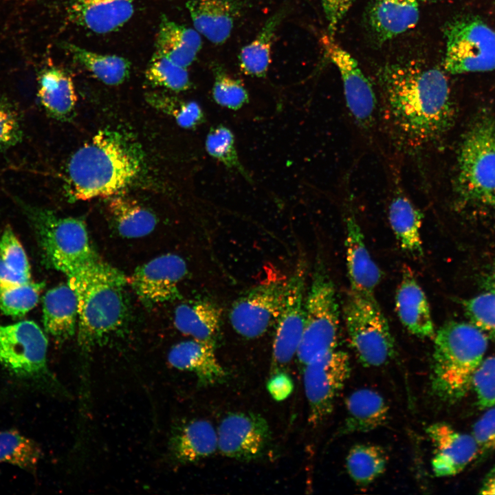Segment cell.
I'll use <instances>...</instances> for the list:
<instances>
[{
	"label": "cell",
	"mask_w": 495,
	"mask_h": 495,
	"mask_svg": "<svg viewBox=\"0 0 495 495\" xmlns=\"http://www.w3.org/2000/svg\"><path fill=\"white\" fill-rule=\"evenodd\" d=\"M186 6L195 29L216 45L229 38L243 9L239 0H188Z\"/></svg>",
	"instance_id": "ffe728a7"
},
{
	"label": "cell",
	"mask_w": 495,
	"mask_h": 495,
	"mask_svg": "<svg viewBox=\"0 0 495 495\" xmlns=\"http://www.w3.org/2000/svg\"><path fill=\"white\" fill-rule=\"evenodd\" d=\"M377 78L388 119L408 144L430 142L453 125L454 107L441 70L412 62L392 63Z\"/></svg>",
	"instance_id": "6da1fadb"
},
{
	"label": "cell",
	"mask_w": 495,
	"mask_h": 495,
	"mask_svg": "<svg viewBox=\"0 0 495 495\" xmlns=\"http://www.w3.org/2000/svg\"><path fill=\"white\" fill-rule=\"evenodd\" d=\"M41 455L39 446L17 430L0 432V463L34 472Z\"/></svg>",
	"instance_id": "d590c367"
},
{
	"label": "cell",
	"mask_w": 495,
	"mask_h": 495,
	"mask_svg": "<svg viewBox=\"0 0 495 495\" xmlns=\"http://www.w3.org/2000/svg\"><path fill=\"white\" fill-rule=\"evenodd\" d=\"M305 300V325L296 357L302 368L316 356L335 349L339 310L336 290L322 261L318 258Z\"/></svg>",
	"instance_id": "52a82bcc"
},
{
	"label": "cell",
	"mask_w": 495,
	"mask_h": 495,
	"mask_svg": "<svg viewBox=\"0 0 495 495\" xmlns=\"http://www.w3.org/2000/svg\"><path fill=\"white\" fill-rule=\"evenodd\" d=\"M201 45V34L195 28L162 18L156 36V52L187 68L196 59Z\"/></svg>",
	"instance_id": "4316f807"
},
{
	"label": "cell",
	"mask_w": 495,
	"mask_h": 495,
	"mask_svg": "<svg viewBox=\"0 0 495 495\" xmlns=\"http://www.w3.org/2000/svg\"><path fill=\"white\" fill-rule=\"evenodd\" d=\"M346 417L341 434L366 432L384 424L388 406L377 391L364 388L351 393L345 401Z\"/></svg>",
	"instance_id": "484cf974"
},
{
	"label": "cell",
	"mask_w": 495,
	"mask_h": 495,
	"mask_svg": "<svg viewBox=\"0 0 495 495\" xmlns=\"http://www.w3.org/2000/svg\"><path fill=\"white\" fill-rule=\"evenodd\" d=\"M34 226L43 258L67 278L112 274L118 270L102 261L92 248L86 226L78 219L20 204Z\"/></svg>",
	"instance_id": "3957f363"
},
{
	"label": "cell",
	"mask_w": 495,
	"mask_h": 495,
	"mask_svg": "<svg viewBox=\"0 0 495 495\" xmlns=\"http://www.w3.org/2000/svg\"><path fill=\"white\" fill-rule=\"evenodd\" d=\"M171 458L180 464L192 463L218 450L217 431L205 419H195L177 427L169 439Z\"/></svg>",
	"instance_id": "603a6c76"
},
{
	"label": "cell",
	"mask_w": 495,
	"mask_h": 495,
	"mask_svg": "<svg viewBox=\"0 0 495 495\" xmlns=\"http://www.w3.org/2000/svg\"><path fill=\"white\" fill-rule=\"evenodd\" d=\"M307 263L300 258L287 279L285 294L276 319L272 364L274 373L287 366L296 355L305 325Z\"/></svg>",
	"instance_id": "7c38bea8"
},
{
	"label": "cell",
	"mask_w": 495,
	"mask_h": 495,
	"mask_svg": "<svg viewBox=\"0 0 495 495\" xmlns=\"http://www.w3.org/2000/svg\"><path fill=\"white\" fill-rule=\"evenodd\" d=\"M463 304L471 324L495 341V294H482Z\"/></svg>",
	"instance_id": "b9f144b4"
},
{
	"label": "cell",
	"mask_w": 495,
	"mask_h": 495,
	"mask_svg": "<svg viewBox=\"0 0 495 495\" xmlns=\"http://www.w3.org/2000/svg\"><path fill=\"white\" fill-rule=\"evenodd\" d=\"M421 1H429V2H430V1H435V0H421Z\"/></svg>",
	"instance_id": "f907efd6"
},
{
	"label": "cell",
	"mask_w": 495,
	"mask_h": 495,
	"mask_svg": "<svg viewBox=\"0 0 495 495\" xmlns=\"http://www.w3.org/2000/svg\"><path fill=\"white\" fill-rule=\"evenodd\" d=\"M47 340L34 322L0 324V364L18 377L36 380L55 393L67 396L47 363Z\"/></svg>",
	"instance_id": "9c48e42d"
},
{
	"label": "cell",
	"mask_w": 495,
	"mask_h": 495,
	"mask_svg": "<svg viewBox=\"0 0 495 495\" xmlns=\"http://www.w3.org/2000/svg\"><path fill=\"white\" fill-rule=\"evenodd\" d=\"M187 272L181 256L166 254L140 266L129 281L144 304L154 305L179 298V284Z\"/></svg>",
	"instance_id": "2e32d148"
},
{
	"label": "cell",
	"mask_w": 495,
	"mask_h": 495,
	"mask_svg": "<svg viewBox=\"0 0 495 495\" xmlns=\"http://www.w3.org/2000/svg\"><path fill=\"white\" fill-rule=\"evenodd\" d=\"M368 16L375 37L382 43L417 25L419 0H371Z\"/></svg>",
	"instance_id": "cb8c5ba5"
},
{
	"label": "cell",
	"mask_w": 495,
	"mask_h": 495,
	"mask_svg": "<svg viewBox=\"0 0 495 495\" xmlns=\"http://www.w3.org/2000/svg\"><path fill=\"white\" fill-rule=\"evenodd\" d=\"M23 131L20 117L14 107L0 99V151L20 142Z\"/></svg>",
	"instance_id": "ee69618b"
},
{
	"label": "cell",
	"mask_w": 495,
	"mask_h": 495,
	"mask_svg": "<svg viewBox=\"0 0 495 495\" xmlns=\"http://www.w3.org/2000/svg\"><path fill=\"white\" fill-rule=\"evenodd\" d=\"M212 97L219 105L237 110L248 102V93L241 82L230 76L219 63L212 65Z\"/></svg>",
	"instance_id": "60d3db41"
},
{
	"label": "cell",
	"mask_w": 495,
	"mask_h": 495,
	"mask_svg": "<svg viewBox=\"0 0 495 495\" xmlns=\"http://www.w3.org/2000/svg\"><path fill=\"white\" fill-rule=\"evenodd\" d=\"M472 388L479 407H495V355L483 359L474 374Z\"/></svg>",
	"instance_id": "7bdbcfd3"
},
{
	"label": "cell",
	"mask_w": 495,
	"mask_h": 495,
	"mask_svg": "<svg viewBox=\"0 0 495 495\" xmlns=\"http://www.w3.org/2000/svg\"><path fill=\"white\" fill-rule=\"evenodd\" d=\"M434 340L431 388L439 399L454 403L472 387L487 338L471 323L452 321L435 333Z\"/></svg>",
	"instance_id": "277c9868"
},
{
	"label": "cell",
	"mask_w": 495,
	"mask_h": 495,
	"mask_svg": "<svg viewBox=\"0 0 495 495\" xmlns=\"http://www.w3.org/2000/svg\"><path fill=\"white\" fill-rule=\"evenodd\" d=\"M426 432L434 447L431 465L436 476H455L477 459L478 449L472 434L444 422L431 424Z\"/></svg>",
	"instance_id": "e0dca14e"
},
{
	"label": "cell",
	"mask_w": 495,
	"mask_h": 495,
	"mask_svg": "<svg viewBox=\"0 0 495 495\" xmlns=\"http://www.w3.org/2000/svg\"><path fill=\"white\" fill-rule=\"evenodd\" d=\"M346 267L350 291L374 295L381 280V272L373 260L365 243L361 228L353 213L346 220Z\"/></svg>",
	"instance_id": "ac0fdd59"
},
{
	"label": "cell",
	"mask_w": 495,
	"mask_h": 495,
	"mask_svg": "<svg viewBox=\"0 0 495 495\" xmlns=\"http://www.w3.org/2000/svg\"><path fill=\"white\" fill-rule=\"evenodd\" d=\"M344 317L349 342L363 366H380L395 356L394 338L374 295L349 291Z\"/></svg>",
	"instance_id": "ba28073f"
},
{
	"label": "cell",
	"mask_w": 495,
	"mask_h": 495,
	"mask_svg": "<svg viewBox=\"0 0 495 495\" xmlns=\"http://www.w3.org/2000/svg\"><path fill=\"white\" fill-rule=\"evenodd\" d=\"M422 213L408 198L400 194L393 197L388 208V220L404 250L410 253H422Z\"/></svg>",
	"instance_id": "4dcf8cb0"
},
{
	"label": "cell",
	"mask_w": 495,
	"mask_h": 495,
	"mask_svg": "<svg viewBox=\"0 0 495 495\" xmlns=\"http://www.w3.org/2000/svg\"><path fill=\"white\" fill-rule=\"evenodd\" d=\"M30 280V267L25 252L12 228L7 226L0 237V285Z\"/></svg>",
	"instance_id": "e575fe53"
},
{
	"label": "cell",
	"mask_w": 495,
	"mask_h": 495,
	"mask_svg": "<svg viewBox=\"0 0 495 495\" xmlns=\"http://www.w3.org/2000/svg\"><path fill=\"white\" fill-rule=\"evenodd\" d=\"M267 388L272 398L280 402L291 395L294 384L291 377L280 371L272 374L267 382Z\"/></svg>",
	"instance_id": "7dc6e473"
},
{
	"label": "cell",
	"mask_w": 495,
	"mask_h": 495,
	"mask_svg": "<svg viewBox=\"0 0 495 495\" xmlns=\"http://www.w3.org/2000/svg\"><path fill=\"white\" fill-rule=\"evenodd\" d=\"M217 431L218 450L226 456L251 461L261 456L270 445L268 423L258 414L236 412L227 415Z\"/></svg>",
	"instance_id": "9a60e30c"
},
{
	"label": "cell",
	"mask_w": 495,
	"mask_h": 495,
	"mask_svg": "<svg viewBox=\"0 0 495 495\" xmlns=\"http://www.w3.org/2000/svg\"><path fill=\"white\" fill-rule=\"evenodd\" d=\"M142 162L140 150L131 138L100 130L70 157L67 193L82 201L116 195L137 177Z\"/></svg>",
	"instance_id": "7a4b0ae2"
},
{
	"label": "cell",
	"mask_w": 495,
	"mask_h": 495,
	"mask_svg": "<svg viewBox=\"0 0 495 495\" xmlns=\"http://www.w3.org/2000/svg\"><path fill=\"white\" fill-rule=\"evenodd\" d=\"M303 384L309 405V421L317 425L331 412L351 367L346 353L336 349L323 353L303 368Z\"/></svg>",
	"instance_id": "8fae6325"
},
{
	"label": "cell",
	"mask_w": 495,
	"mask_h": 495,
	"mask_svg": "<svg viewBox=\"0 0 495 495\" xmlns=\"http://www.w3.org/2000/svg\"><path fill=\"white\" fill-rule=\"evenodd\" d=\"M388 463L385 450L377 445L359 443L353 446L346 458L349 476L358 485L371 484L382 475Z\"/></svg>",
	"instance_id": "836d02e7"
},
{
	"label": "cell",
	"mask_w": 495,
	"mask_h": 495,
	"mask_svg": "<svg viewBox=\"0 0 495 495\" xmlns=\"http://www.w3.org/2000/svg\"><path fill=\"white\" fill-rule=\"evenodd\" d=\"M146 77L152 85L176 92L187 90L191 85L187 68L156 52L146 69Z\"/></svg>",
	"instance_id": "f35d334b"
},
{
	"label": "cell",
	"mask_w": 495,
	"mask_h": 495,
	"mask_svg": "<svg viewBox=\"0 0 495 495\" xmlns=\"http://www.w3.org/2000/svg\"><path fill=\"white\" fill-rule=\"evenodd\" d=\"M128 281L120 271L68 278L78 297V338L82 351L90 350L121 324L125 314L122 288Z\"/></svg>",
	"instance_id": "5b68a950"
},
{
	"label": "cell",
	"mask_w": 495,
	"mask_h": 495,
	"mask_svg": "<svg viewBox=\"0 0 495 495\" xmlns=\"http://www.w3.org/2000/svg\"><path fill=\"white\" fill-rule=\"evenodd\" d=\"M109 210L118 232L125 237L144 236L150 234L157 224L153 212L131 199L113 198L109 202Z\"/></svg>",
	"instance_id": "d6a6232c"
},
{
	"label": "cell",
	"mask_w": 495,
	"mask_h": 495,
	"mask_svg": "<svg viewBox=\"0 0 495 495\" xmlns=\"http://www.w3.org/2000/svg\"><path fill=\"white\" fill-rule=\"evenodd\" d=\"M45 329L59 342L71 338L76 332L78 302L74 289L67 283L49 290L43 299Z\"/></svg>",
	"instance_id": "d4e9b609"
},
{
	"label": "cell",
	"mask_w": 495,
	"mask_h": 495,
	"mask_svg": "<svg viewBox=\"0 0 495 495\" xmlns=\"http://www.w3.org/2000/svg\"><path fill=\"white\" fill-rule=\"evenodd\" d=\"M326 56L337 67L342 81L349 111L358 124L367 127L372 124L377 106L373 87L357 60L334 39L324 34L320 39Z\"/></svg>",
	"instance_id": "5bb4252c"
},
{
	"label": "cell",
	"mask_w": 495,
	"mask_h": 495,
	"mask_svg": "<svg viewBox=\"0 0 495 495\" xmlns=\"http://www.w3.org/2000/svg\"><path fill=\"white\" fill-rule=\"evenodd\" d=\"M445 69L452 74L495 69V30L474 17H461L445 28Z\"/></svg>",
	"instance_id": "30bf717a"
},
{
	"label": "cell",
	"mask_w": 495,
	"mask_h": 495,
	"mask_svg": "<svg viewBox=\"0 0 495 495\" xmlns=\"http://www.w3.org/2000/svg\"><path fill=\"white\" fill-rule=\"evenodd\" d=\"M481 494H495V465L485 476L480 487Z\"/></svg>",
	"instance_id": "c3c4849f"
},
{
	"label": "cell",
	"mask_w": 495,
	"mask_h": 495,
	"mask_svg": "<svg viewBox=\"0 0 495 495\" xmlns=\"http://www.w3.org/2000/svg\"><path fill=\"white\" fill-rule=\"evenodd\" d=\"M221 309L208 300H197L178 305L174 323L182 333L193 339L216 344L221 320Z\"/></svg>",
	"instance_id": "83f0119b"
},
{
	"label": "cell",
	"mask_w": 495,
	"mask_h": 495,
	"mask_svg": "<svg viewBox=\"0 0 495 495\" xmlns=\"http://www.w3.org/2000/svg\"><path fill=\"white\" fill-rule=\"evenodd\" d=\"M147 100L154 107L172 116L181 127L192 129L205 120L203 110L196 102L182 100L161 93L149 94Z\"/></svg>",
	"instance_id": "ab89813d"
},
{
	"label": "cell",
	"mask_w": 495,
	"mask_h": 495,
	"mask_svg": "<svg viewBox=\"0 0 495 495\" xmlns=\"http://www.w3.org/2000/svg\"><path fill=\"white\" fill-rule=\"evenodd\" d=\"M395 309L405 328L421 338L435 335L431 311L426 296L412 272L404 270L395 296Z\"/></svg>",
	"instance_id": "7402d4cb"
},
{
	"label": "cell",
	"mask_w": 495,
	"mask_h": 495,
	"mask_svg": "<svg viewBox=\"0 0 495 495\" xmlns=\"http://www.w3.org/2000/svg\"><path fill=\"white\" fill-rule=\"evenodd\" d=\"M485 285L490 292L495 294V268L486 278Z\"/></svg>",
	"instance_id": "681fc988"
},
{
	"label": "cell",
	"mask_w": 495,
	"mask_h": 495,
	"mask_svg": "<svg viewBox=\"0 0 495 495\" xmlns=\"http://www.w3.org/2000/svg\"><path fill=\"white\" fill-rule=\"evenodd\" d=\"M286 282L287 280L264 282L237 298L229 314L234 330L240 336L250 339L263 335L276 321Z\"/></svg>",
	"instance_id": "4fadbf2b"
},
{
	"label": "cell",
	"mask_w": 495,
	"mask_h": 495,
	"mask_svg": "<svg viewBox=\"0 0 495 495\" xmlns=\"http://www.w3.org/2000/svg\"><path fill=\"white\" fill-rule=\"evenodd\" d=\"M205 146L208 153L228 168L237 171L247 181L251 177L240 162L234 137L229 128L222 124L212 127L207 134Z\"/></svg>",
	"instance_id": "8d00e7d4"
},
{
	"label": "cell",
	"mask_w": 495,
	"mask_h": 495,
	"mask_svg": "<svg viewBox=\"0 0 495 495\" xmlns=\"http://www.w3.org/2000/svg\"><path fill=\"white\" fill-rule=\"evenodd\" d=\"M471 434L478 446L477 459H483L495 451V407L488 408L474 423Z\"/></svg>",
	"instance_id": "f6af8a7d"
},
{
	"label": "cell",
	"mask_w": 495,
	"mask_h": 495,
	"mask_svg": "<svg viewBox=\"0 0 495 495\" xmlns=\"http://www.w3.org/2000/svg\"><path fill=\"white\" fill-rule=\"evenodd\" d=\"M216 344L196 339L180 342L170 350V364L179 370L192 373L199 385L211 386L225 382L228 373L219 362Z\"/></svg>",
	"instance_id": "d6986e66"
},
{
	"label": "cell",
	"mask_w": 495,
	"mask_h": 495,
	"mask_svg": "<svg viewBox=\"0 0 495 495\" xmlns=\"http://www.w3.org/2000/svg\"><path fill=\"white\" fill-rule=\"evenodd\" d=\"M327 21L329 34L334 36L338 27L354 0H320Z\"/></svg>",
	"instance_id": "bcb514c9"
},
{
	"label": "cell",
	"mask_w": 495,
	"mask_h": 495,
	"mask_svg": "<svg viewBox=\"0 0 495 495\" xmlns=\"http://www.w3.org/2000/svg\"><path fill=\"white\" fill-rule=\"evenodd\" d=\"M135 0H74L70 21L97 34H107L125 24L134 12Z\"/></svg>",
	"instance_id": "44dd1931"
},
{
	"label": "cell",
	"mask_w": 495,
	"mask_h": 495,
	"mask_svg": "<svg viewBox=\"0 0 495 495\" xmlns=\"http://www.w3.org/2000/svg\"><path fill=\"white\" fill-rule=\"evenodd\" d=\"M66 46L74 60L106 85H120L129 75L131 65L124 57L98 54L74 44Z\"/></svg>",
	"instance_id": "1f68e13d"
},
{
	"label": "cell",
	"mask_w": 495,
	"mask_h": 495,
	"mask_svg": "<svg viewBox=\"0 0 495 495\" xmlns=\"http://www.w3.org/2000/svg\"><path fill=\"white\" fill-rule=\"evenodd\" d=\"M456 192L472 205L495 206V120L477 117L459 148Z\"/></svg>",
	"instance_id": "8992f818"
},
{
	"label": "cell",
	"mask_w": 495,
	"mask_h": 495,
	"mask_svg": "<svg viewBox=\"0 0 495 495\" xmlns=\"http://www.w3.org/2000/svg\"><path fill=\"white\" fill-rule=\"evenodd\" d=\"M43 287L42 283L32 280L0 285V310L14 317L24 316L36 305Z\"/></svg>",
	"instance_id": "74e56055"
},
{
	"label": "cell",
	"mask_w": 495,
	"mask_h": 495,
	"mask_svg": "<svg viewBox=\"0 0 495 495\" xmlns=\"http://www.w3.org/2000/svg\"><path fill=\"white\" fill-rule=\"evenodd\" d=\"M38 96L45 109L56 118L69 114L77 101L71 77L56 67L45 69L41 74Z\"/></svg>",
	"instance_id": "f546056e"
},
{
	"label": "cell",
	"mask_w": 495,
	"mask_h": 495,
	"mask_svg": "<svg viewBox=\"0 0 495 495\" xmlns=\"http://www.w3.org/2000/svg\"><path fill=\"white\" fill-rule=\"evenodd\" d=\"M287 8H281L265 21L254 39L244 46L239 54V64L245 75L261 78L267 74L276 32L286 16Z\"/></svg>",
	"instance_id": "f1b7e54d"
}]
</instances>
